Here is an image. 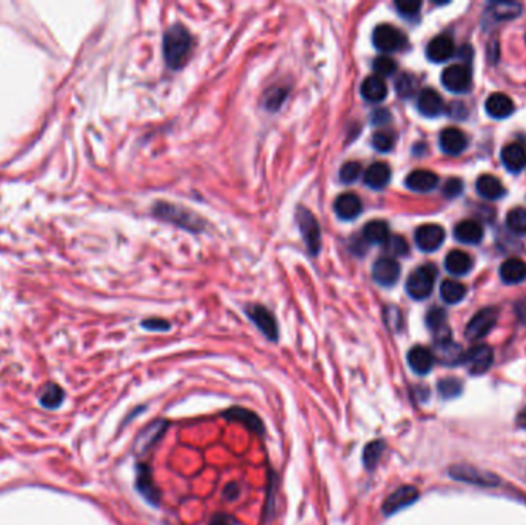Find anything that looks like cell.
<instances>
[{
    "label": "cell",
    "mask_w": 526,
    "mask_h": 525,
    "mask_svg": "<svg viewBox=\"0 0 526 525\" xmlns=\"http://www.w3.org/2000/svg\"><path fill=\"white\" fill-rule=\"evenodd\" d=\"M497 319H499V311L494 307H486L480 310L479 313H475L473 319L469 320V324L466 325L465 336L469 341H479L482 338L493 330L497 324Z\"/></svg>",
    "instance_id": "277c9868"
},
{
    "label": "cell",
    "mask_w": 526,
    "mask_h": 525,
    "mask_svg": "<svg viewBox=\"0 0 526 525\" xmlns=\"http://www.w3.org/2000/svg\"><path fill=\"white\" fill-rule=\"evenodd\" d=\"M440 148L445 154H450V156H457V154L464 153L466 148V136L465 132L459 130V128H445L440 132V139H439Z\"/></svg>",
    "instance_id": "2e32d148"
},
{
    "label": "cell",
    "mask_w": 526,
    "mask_h": 525,
    "mask_svg": "<svg viewBox=\"0 0 526 525\" xmlns=\"http://www.w3.org/2000/svg\"><path fill=\"white\" fill-rule=\"evenodd\" d=\"M434 359H437L440 363L448 367H455L464 363L465 361V352L459 344L448 338L436 341V352H434Z\"/></svg>",
    "instance_id": "4fadbf2b"
},
{
    "label": "cell",
    "mask_w": 526,
    "mask_h": 525,
    "mask_svg": "<svg viewBox=\"0 0 526 525\" xmlns=\"http://www.w3.org/2000/svg\"><path fill=\"white\" fill-rule=\"evenodd\" d=\"M474 262L473 257L462 250H453L448 253L445 259V268L448 273H451L454 276H464L468 275L473 270Z\"/></svg>",
    "instance_id": "4316f807"
},
{
    "label": "cell",
    "mask_w": 526,
    "mask_h": 525,
    "mask_svg": "<svg viewBox=\"0 0 526 525\" xmlns=\"http://www.w3.org/2000/svg\"><path fill=\"white\" fill-rule=\"evenodd\" d=\"M500 277L505 284H520L526 279V264L520 259L511 257L500 265Z\"/></svg>",
    "instance_id": "f1b7e54d"
},
{
    "label": "cell",
    "mask_w": 526,
    "mask_h": 525,
    "mask_svg": "<svg viewBox=\"0 0 526 525\" xmlns=\"http://www.w3.org/2000/svg\"><path fill=\"white\" fill-rule=\"evenodd\" d=\"M450 474L451 478L462 481V482H468V484H474V485H482V487H496L499 484V478L494 476L493 473H486L482 472L479 468L469 467V465H454L450 468Z\"/></svg>",
    "instance_id": "8992f818"
},
{
    "label": "cell",
    "mask_w": 526,
    "mask_h": 525,
    "mask_svg": "<svg viewBox=\"0 0 526 525\" xmlns=\"http://www.w3.org/2000/svg\"><path fill=\"white\" fill-rule=\"evenodd\" d=\"M441 83L451 93H466L471 87V71L462 64L451 65L441 73Z\"/></svg>",
    "instance_id": "52a82bcc"
},
{
    "label": "cell",
    "mask_w": 526,
    "mask_h": 525,
    "mask_svg": "<svg viewBox=\"0 0 526 525\" xmlns=\"http://www.w3.org/2000/svg\"><path fill=\"white\" fill-rule=\"evenodd\" d=\"M385 322H387L391 330H401L402 327V314L397 310L396 307H388V310L385 311Z\"/></svg>",
    "instance_id": "bcb514c9"
},
{
    "label": "cell",
    "mask_w": 526,
    "mask_h": 525,
    "mask_svg": "<svg viewBox=\"0 0 526 525\" xmlns=\"http://www.w3.org/2000/svg\"><path fill=\"white\" fill-rule=\"evenodd\" d=\"M502 162L511 173H520L526 166V150L522 144H508L502 150Z\"/></svg>",
    "instance_id": "603a6c76"
},
{
    "label": "cell",
    "mask_w": 526,
    "mask_h": 525,
    "mask_svg": "<svg viewBox=\"0 0 526 525\" xmlns=\"http://www.w3.org/2000/svg\"><path fill=\"white\" fill-rule=\"evenodd\" d=\"M454 54V42L450 36H441L434 37L426 46V58L430 59L434 64H441L453 58Z\"/></svg>",
    "instance_id": "ac0fdd59"
},
{
    "label": "cell",
    "mask_w": 526,
    "mask_h": 525,
    "mask_svg": "<svg viewBox=\"0 0 526 525\" xmlns=\"http://www.w3.org/2000/svg\"><path fill=\"white\" fill-rule=\"evenodd\" d=\"M247 314L249 319L254 322L256 327L261 330L266 338L270 341H277L279 338V328L276 318L272 316V313L266 310L265 307L261 305H252L247 308Z\"/></svg>",
    "instance_id": "8fae6325"
},
{
    "label": "cell",
    "mask_w": 526,
    "mask_h": 525,
    "mask_svg": "<svg viewBox=\"0 0 526 525\" xmlns=\"http://www.w3.org/2000/svg\"><path fill=\"white\" fill-rule=\"evenodd\" d=\"M437 390L441 397L454 399L462 395L464 384H462L460 379H455V377H445V379H440L437 382Z\"/></svg>",
    "instance_id": "e575fe53"
},
{
    "label": "cell",
    "mask_w": 526,
    "mask_h": 525,
    "mask_svg": "<svg viewBox=\"0 0 526 525\" xmlns=\"http://www.w3.org/2000/svg\"><path fill=\"white\" fill-rule=\"evenodd\" d=\"M362 200L354 193H342L334 202V212L342 221H353L362 213Z\"/></svg>",
    "instance_id": "9a60e30c"
},
{
    "label": "cell",
    "mask_w": 526,
    "mask_h": 525,
    "mask_svg": "<svg viewBox=\"0 0 526 525\" xmlns=\"http://www.w3.org/2000/svg\"><path fill=\"white\" fill-rule=\"evenodd\" d=\"M396 144V137L389 131H377L373 136V145L378 153H388Z\"/></svg>",
    "instance_id": "ab89813d"
},
{
    "label": "cell",
    "mask_w": 526,
    "mask_h": 525,
    "mask_svg": "<svg viewBox=\"0 0 526 525\" xmlns=\"http://www.w3.org/2000/svg\"><path fill=\"white\" fill-rule=\"evenodd\" d=\"M426 325L436 334V341L450 338V330L446 327V313L439 307L431 308L426 314Z\"/></svg>",
    "instance_id": "4dcf8cb0"
},
{
    "label": "cell",
    "mask_w": 526,
    "mask_h": 525,
    "mask_svg": "<svg viewBox=\"0 0 526 525\" xmlns=\"http://www.w3.org/2000/svg\"><path fill=\"white\" fill-rule=\"evenodd\" d=\"M389 237L388 223L383 221H371L363 227L362 239L367 243H385Z\"/></svg>",
    "instance_id": "1f68e13d"
},
{
    "label": "cell",
    "mask_w": 526,
    "mask_h": 525,
    "mask_svg": "<svg viewBox=\"0 0 526 525\" xmlns=\"http://www.w3.org/2000/svg\"><path fill=\"white\" fill-rule=\"evenodd\" d=\"M517 424L522 427V429H526V410L520 411V415L517 418Z\"/></svg>",
    "instance_id": "681fc988"
},
{
    "label": "cell",
    "mask_w": 526,
    "mask_h": 525,
    "mask_svg": "<svg viewBox=\"0 0 526 525\" xmlns=\"http://www.w3.org/2000/svg\"><path fill=\"white\" fill-rule=\"evenodd\" d=\"M417 110L425 117H437L445 111V102L432 88H425L417 96Z\"/></svg>",
    "instance_id": "5bb4252c"
},
{
    "label": "cell",
    "mask_w": 526,
    "mask_h": 525,
    "mask_svg": "<svg viewBox=\"0 0 526 525\" xmlns=\"http://www.w3.org/2000/svg\"><path fill=\"white\" fill-rule=\"evenodd\" d=\"M223 418L229 419V421H236L243 424L247 429H249L252 433L256 435H263L265 433V427L262 419L258 418L254 411H249L247 408H240V407H233L223 413Z\"/></svg>",
    "instance_id": "44dd1931"
},
{
    "label": "cell",
    "mask_w": 526,
    "mask_h": 525,
    "mask_svg": "<svg viewBox=\"0 0 526 525\" xmlns=\"http://www.w3.org/2000/svg\"><path fill=\"white\" fill-rule=\"evenodd\" d=\"M391 180V168L385 162H376L369 165L363 173L365 185L374 190H382L387 187Z\"/></svg>",
    "instance_id": "7402d4cb"
},
{
    "label": "cell",
    "mask_w": 526,
    "mask_h": 525,
    "mask_svg": "<svg viewBox=\"0 0 526 525\" xmlns=\"http://www.w3.org/2000/svg\"><path fill=\"white\" fill-rule=\"evenodd\" d=\"M434 353L430 348L422 347V345H416L412 347L408 352V363L411 370L416 375H428L434 367Z\"/></svg>",
    "instance_id": "e0dca14e"
},
{
    "label": "cell",
    "mask_w": 526,
    "mask_h": 525,
    "mask_svg": "<svg viewBox=\"0 0 526 525\" xmlns=\"http://www.w3.org/2000/svg\"><path fill=\"white\" fill-rule=\"evenodd\" d=\"M464 193V180L459 178H451L445 182L444 185V194L448 199H454L459 198V196Z\"/></svg>",
    "instance_id": "f6af8a7d"
},
{
    "label": "cell",
    "mask_w": 526,
    "mask_h": 525,
    "mask_svg": "<svg viewBox=\"0 0 526 525\" xmlns=\"http://www.w3.org/2000/svg\"><path fill=\"white\" fill-rule=\"evenodd\" d=\"M142 325L143 328H146V330H152V332L170 330V324L164 319H146Z\"/></svg>",
    "instance_id": "7dc6e473"
},
{
    "label": "cell",
    "mask_w": 526,
    "mask_h": 525,
    "mask_svg": "<svg viewBox=\"0 0 526 525\" xmlns=\"http://www.w3.org/2000/svg\"><path fill=\"white\" fill-rule=\"evenodd\" d=\"M475 190L486 200H496L505 194L502 182L493 174H482L475 182Z\"/></svg>",
    "instance_id": "83f0119b"
},
{
    "label": "cell",
    "mask_w": 526,
    "mask_h": 525,
    "mask_svg": "<svg viewBox=\"0 0 526 525\" xmlns=\"http://www.w3.org/2000/svg\"><path fill=\"white\" fill-rule=\"evenodd\" d=\"M166 427L168 424L164 421H156L146 427V429L139 435L137 445H136L137 451L140 453L148 451L151 447L156 444L160 438H162V435L166 431Z\"/></svg>",
    "instance_id": "f546056e"
},
{
    "label": "cell",
    "mask_w": 526,
    "mask_h": 525,
    "mask_svg": "<svg viewBox=\"0 0 526 525\" xmlns=\"http://www.w3.org/2000/svg\"><path fill=\"white\" fill-rule=\"evenodd\" d=\"M507 225L516 234H526V209L514 208L507 216Z\"/></svg>",
    "instance_id": "8d00e7d4"
},
{
    "label": "cell",
    "mask_w": 526,
    "mask_h": 525,
    "mask_svg": "<svg viewBox=\"0 0 526 525\" xmlns=\"http://www.w3.org/2000/svg\"><path fill=\"white\" fill-rule=\"evenodd\" d=\"M297 222H299V228L304 234V239L310 253L317 255L322 245V236H320V227L317 221H315L314 216L308 212L305 208H299L297 209Z\"/></svg>",
    "instance_id": "5b68a950"
},
{
    "label": "cell",
    "mask_w": 526,
    "mask_h": 525,
    "mask_svg": "<svg viewBox=\"0 0 526 525\" xmlns=\"http://www.w3.org/2000/svg\"><path fill=\"white\" fill-rule=\"evenodd\" d=\"M405 184L416 193H430L439 185V176L430 170H416L408 174Z\"/></svg>",
    "instance_id": "ffe728a7"
},
{
    "label": "cell",
    "mask_w": 526,
    "mask_h": 525,
    "mask_svg": "<svg viewBox=\"0 0 526 525\" xmlns=\"http://www.w3.org/2000/svg\"><path fill=\"white\" fill-rule=\"evenodd\" d=\"M396 89L402 97H408L416 91V79L410 74H403L396 80Z\"/></svg>",
    "instance_id": "7bdbcfd3"
},
{
    "label": "cell",
    "mask_w": 526,
    "mask_h": 525,
    "mask_svg": "<svg viewBox=\"0 0 526 525\" xmlns=\"http://www.w3.org/2000/svg\"><path fill=\"white\" fill-rule=\"evenodd\" d=\"M414 239L420 250L425 253H431V251L439 250L441 243L445 242V230L436 223H426V225L417 228Z\"/></svg>",
    "instance_id": "9c48e42d"
},
{
    "label": "cell",
    "mask_w": 526,
    "mask_h": 525,
    "mask_svg": "<svg viewBox=\"0 0 526 525\" xmlns=\"http://www.w3.org/2000/svg\"><path fill=\"white\" fill-rule=\"evenodd\" d=\"M419 499V490L412 485H403L397 488L394 493H391L387 499H385L382 506L383 515L391 516L397 512H401L402 508L410 507Z\"/></svg>",
    "instance_id": "ba28073f"
},
{
    "label": "cell",
    "mask_w": 526,
    "mask_h": 525,
    "mask_svg": "<svg viewBox=\"0 0 526 525\" xmlns=\"http://www.w3.org/2000/svg\"><path fill=\"white\" fill-rule=\"evenodd\" d=\"M454 237L460 243L477 245L483 239V227L475 221H462L454 228Z\"/></svg>",
    "instance_id": "484cf974"
},
{
    "label": "cell",
    "mask_w": 526,
    "mask_h": 525,
    "mask_svg": "<svg viewBox=\"0 0 526 525\" xmlns=\"http://www.w3.org/2000/svg\"><path fill=\"white\" fill-rule=\"evenodd\" d=\"M383 450H385V442L380 439L373 440V442H369L367 447H365L363 465L367 470H374L378 464V461H380L382 458Z\"/></svg>",
    "instance_id": "836d02e7"
},
{
    "label": "cell",
    "mask_w": 526,
    "mask_h": 525,
    "mask_svg": "<svg viewBox=\"0 0 526 525\" xmlns=\"http://www.w3.org/2000/svg\"><path fill=\"white\" fill-rule=\"evenodd\" d=\"M373 68L376 71V76L378 77H388V76H392L396 71H397V65L396 62L392 60L391 58H388V55H378V58L374 60L373 64Z\"/></svg>",
    "instance_id": "f35d334b"
},
{
    "label": "cell",
    "mask_w": 526,
    "mask_h": 525,
    "mask_svg": "<svg viewBox=\"0 0 526 525\" xmlns=\"http://www.w3.org/2000/svg\"><path fill=\"white\" fill-rule=\"evenodd\" d=\"M437 270L434 265H422L406 279V293L416 300H423L432 293Z\"/></svg>",
    "instance_id": "7a4b0ae2"
},
{
    "label": "cell",
    "mask_w": 526,
    "mask_h": 525,
    "mask_svg": "<svg viewBox=\"0 0 526 525\" xmlns=\"http://www.w3.org/2000/svg\"><path fill=\"white\" fill-rule=\"evenodd\" d=\"M373 42L378 51L394 53V51L403 50L406 45V37H405V34L401 30H397L396 26L383 24V25H378L374 30Z\"/></svg>",
    "instance_id": "3957f363"
},
{
    "label": "cell",
    "mask_w": 526,
    "mask_h": 525,
    "mask_svg": "<svg viewBox=\"0 0 526 525\" xmlns=\"http://www.w3.org/2000/svg\"><path fill=\"white\" fill-rule=\"evenodd\" d=\"M360 93L363 96V99L367 102H371V103L382 102L388 94L387 82H385L382 77H378L376 74L368 76L367 79L362 82Z\"/></svg>",
    "instance_id": "cb8c5ba5"
},
{
    "label": "cell",
    "mask_w": 526,
    "mask_h": 525,
    "mask_svg": "<svg viewBox=\"0 0 526 525\" xmlns=\"http://www.w3.org/2000/svg\"><path fill=\"white\" fill-rule=\"evenodd\" d=\"M362 176V165L359 162H347L343 164L339 173V179L343 184H353Z\"/></svg>",
    "instance_id": "60d3db41"
},
{
    "label": "cell",
    "mask_w": 526,
    "mask_h": 525,
    "mask_svg": "<svg viewBox=\"0 0 526 525\" xmlns=\"http://www.w3.org/2000/svg\"><path fill=\"white\" fill-rule=\"evenodd\" d=\"M499 19H513L520 14V5L513 2H503L496 3L493 11Z\"/></svg>",
    "instance_id": "b9f144b4"
},
{
    "label": "cell",
    "mask_w": 526,
    "mask_h": 525,
    "mask_svg": "<svg viewBox=\"0 0 526 525\" xmlns=\"http://www.w3.org/2000/svg\"><path fill=\"white\" fill-rule=\"evenodd\" d=\"M62 399H63L62 388L58 387L55 384H50V385H46L44 391H42L40 404L46 408H58L62 404Z\"/></svg>",
    "instance_id": "d590c367"
},
{
    "label": "cell",
    "mask_w": 526,
    "mask_h": 525,
    "mask_svg": "<svg viewBox=\"0 0 526 525\" xmlns=\"http://www.w3.org/2000/svg\"><path fill=\"white\" fill-rule=\"evenodd\" d=\"M486 113L494 119H507L514 113V103L507 94L494 93L485 102Z\"/></svg>",
    "instance_id": "d4e9b609"
},
{
    "label": "cell",
    "mask_w": 526,
    "mask_h": 525,
    "mask_svg": "<svg viewBox=\"0 0 526 525\" xmlns=\"http://www.w3.org/2000/svg\"><path fill=\"white\" fill-rule=\"evenodd\" d=\"M383 245H385V250H387L392 256V259L402 257L410 253V245L402 236H389L388 241Z\"/></svg>",
    "instance_id": "74e56055"
},
{
    "label": "cell",
    "mask_w": 526,
    "mask_h": 525,
    "mask_svg": "<svg viewBox=\"0 0 526 525\" xmlns=\"http://www.w3.org/2000/svg\"><path fill=\"white\" fill-rule=\"evenodd\" d=\"M493 348L488 345H477L469 350L468 353H465L464 363H466L469 373L479 376L488 372L489 367L493 365Z\"/></svg>",
    "instance_id": "30bf717a"
},
{
    "label": "cell",
    "mask_w": 526,
    "mask_h": 525,
    "mask_svg": "<svg viewBox=\"0 0 526 525\" xmlns=\"http://www.w3.org/2000/svg\"><path fill=\"white\" fill-rule=\"evenodd\" d=\"M396 8L401 12L403 17H414L417 16L420 8H422V2H412V0H402V2H396Z\"/></svg>",
    "instance_id": "ee69618b"
},
{
    "label": "cell",
    "mask_w": 526,
    "mask_h": 525,
    "mask_svg": "<svg viewBox=\"0 0 526 525\" xmlns=\"http://www.w3.org/2000/svg\"><path fill=\"white\" fill-rule=\"evenodd\" d=\"M209 525H237V522L233 519V517L228 515H216Z\"/></svg>",
    "instance_id": "c3c4849f"
},
{
    "label": "cell",
    "mask_w": 526,
    "mask_h": 525,
    "mask_svg": "<svg viewBox=\"0 0 526 525\" xmlns=\"http://www.w3.org/2000/svg\"><path fill=\"white\" fill-rule=\"evenodd\" d=\"M193 50V37L185 26L174 25L165 33L164 55L170 68H182Z\"/></svg>",
    "instance_id": "6da1fadb"
},
{
    "label": "cell",
    "mask_w": 526,
    "mask_h": 525,
    "mask_svg": "<svg viewBox=\"0 0 526 525\" xmlns=\"http://www.w3.org/2000/svg\"><path fill=\"white\" fill-rule=\"evenodd\" d=\"M374 281L382 286H392L401 277V265L392 257H380L373 265Z\"/></svg>",
    "instance_id": "7c38bea8"
},
{
    "label": "cell",
    "mask_w": 526,
    "mask_h": 525,
    "mask_svg": "<svg viewBox=\"0 0 526 525\" xmlns=\"http://www.w3.org/2000/svg\"><path fill=\"white\" fill-rule=\"evenodd\" d=\"M136 485H137L139 493L143 496L145 501H148L150 504H152V506H157L160 494H159V490H157L156 484H154L150 467H146L143 464L137 465Z\"/></svg>",
    "instance_id": "d6986e66"
},
{
    "label": "cell",
    "mask_w": 526,
    "mask_h": 525,
    "mask_svg": "<svg viewBox=\"0 0 526 525\" xmlns=\"http://www.w3.org/2000/svg\"><path fill=\"white\" fill-rule=\"evenodd\" d=\"M440 296L446 304H459L466 296V289L464 284L453 281V279H446V281H444L440 285Z\"/></svg>",
    "instance_id": "d6a6232c"
}]
</instances>
